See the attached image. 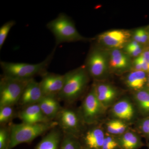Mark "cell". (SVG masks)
I'll return each mask as SVG.
<instances>
[{"label": "cell", "mask_w": 149, "mask_h": 149, "mask_svg": "<svg viewBox=\"0 0 149 149\" xmlns=\"http://www.w3.org/2000/svg\"><path fill=\"white\" fill-rule=\"evenodd\" d=\"M58 125L57 121L53 120L35 124L22 122L11 124L9 125L10 141L8 149H13L21 144L31 143L37 137Z\"/></svg>", "instance_id": "1"}, {"label": "cell", "mask_w": 149, "mask_h": 149, "mask_svg": "<svg viewBox=\"0 0 149 149\" xmlns=\"http://www.w3.org/2000/svg\"><path fill=\"white\" fill-rule=\"evenodd\" d=\"M64 77L63 88L57 98L72 103L84 93L88 87L90 77L84 65L66 72Z\"/></svg>", "instance_id": "2"}, {"label": "cell", "mask_w": 149, "mask_h": 149, "mask_svg": "<svg viewBox=\"0 0 149 149\" xmlns=\"http://www.w3.org/2000/svg\"><path fill=\"white\" fill-rule=\"evenodd\" d=\"M55 52V49L45 60L37 64L1 61L0 65L3 74L14 79L23 80H30L37 75H42L47 72Z\"/></svg>", "instance_id": "3"}, {"label": "cell", "mask_w": 149, "mask_h": 149, "mask_svg": "<svg viewBox=\"0 0 149 149\" xmlns=\"http://www.w3.org/2000/svg\"><path fill=\"white\" fill-rule=\"evenodd\" d=\"M47 27L54 36L56 46L62 43L90 40L80 35L72 19L64 13H60L56 18L49 22Z\"/></svg>", "instance_id": "4"}, {"label": "cell", "mask_w": 149, "mask_h": 149, "mask_svg": "<svg viewBox=\"0 0 149 149\" xmlns=\"http://www.w3.org/2000/svg\"><path fill=\"white\" fill-rule=\"evenodd\" d=\"M84 66L94 81H106L111 74L107 51L99 47L92 48Z\"/></svg>", "instance_id": "5"}, {"label": "cell", "mask_w": 149, "mask_h": 149, "mask_svg": "<svg viewBox=\"0 0 149 149\" xmlns=\"http://www.w3.org/2000/svg\"><path fill=\"white\" fill-rule=\"evenodd\" d=\"M85 125L90 126L101 123L107 110L99 100L93 84L78 110Z\"/></svg>", "instance_id": "6"}, {"label": "cell", "mask_w": 149, "mask_h": 149, "mask_svg": "<svg viewBox=\"0 0 149 149\" xmlns=\"http://www.w3.org/2000/svg\"><path fill=\"white\" fill-rule=\"evenodd\" d=\"M28 81L14 79L3 74L0 80V107L14 106L18 103Z\"/></svg>", "instance_id": "7"}, {"label": "cell", "mask_w": 149, "mask_h": 149, "mask_svg": "<svg viewBox=\"0 0 149 149\" xmlns=\"http://www.w3.org/2000/svg\"><path fill=\"white\" fill-rule=\"evenodd\" d=\"M56 118L64 134H70L80 139L86 125L79 110L68 108H62Z\"/></svg>", "instance_id": "8"}, {"label": "cell", "mask_w": 149, "mask_h": 149, "mask_svg": "<svg viewBox=\"0 0 149 149\" xmlns=\"http://www.w3.org/2000/svg\"><path fill=\"white\" fill-rule=\"evenodd\" d=\"M108 111L110 118L122 120L132 125L140 118L133 100L127 96L121 97Z\"/></svg>", "instance_id": "9"}, {"label": "cell", "mask_w": 149, "mask_h": 149, "mask_svg": "<svg viewBox=\"0 0 149 149\" xmlns=\"http://www.w3.org/2000/svg\"><path fill=\"white\" fill-rule=\"evenodd\" d=\"M132 33L125 29L109 30L99 35L97 42L106 50L122 49L132 38Z\"/></svg>", "instance_id": "10"}, {"label": "cell", "mask_w": 149, "mask_h": 149, "mask_svg": "<svg viewBox=\"0 0 149 149\" xmlns=\"http://www.w3.org/2000/svg\"><path fill=\"white\" fill-rule=\"evenodd\" d=\"M96 95L104 107L108 110L122 97V92L107 81H94Z\"/></svg>", "instance_id": "11"}, {"label": "cell", "mask_w": 149, "mask_h": 149, "mask_svg": "<svg viewBox=\"0 0 149 149\" xmlns=\"http://www.w3.org/2000/svg\"><path fill=\"white\" fill-rule=\"evenodd\" d=\"M107 50L111 74L120 75L131 71L133 61L123 50L114 49Z\"/></svg>", "instance_id": "12"}, {"label": "cell", "mask_w": 149, "mask_h": 149, "mask_svg": "<svg viewBox=\"0 0 149 149\" xmlns=\"http://www.w3.org/2000/svg\"><path fill=\"white\" fill-rule=\"evenodd\" d=\"M89 126L85 129L80 138L84 148L89 149H101L106 136L101 123Z\"/></svg>", "instance_id": "13"}, {"label": "cell", "mask_w": 149, "mask_h": 149, "mask_svg": "<svg viewBox=\"0 0 149 149\" xmlns=\"http://www.w3.org/2000/svg\"><path fill=\"white\" fill-rule=\"evenodd\" d=\"M42 76L40 82L44 96H56L57 97L63 88L64 74L46 72Z\"/></svg>", "instance_id": "14"}, {"label": "cell", "mask_w": 149, "mask_h": 149, "mask_svg": "<svg viewBox=\"0 0 149 149\" xmlns=\"http://www.w3.org/2000/svg\"><path fill=\"white\" fill-rule=\"evenodd\" d=\"M44 96L40 82L32 78L26 84L19 103L25 107L38 104Z\"/></svg>", "instance_id": "15"}, {"label": "cell", "mask_w": 149, "mask_h": 149, "mask_svg": "<svg viewBox=\"0 0 149 149\" xmlns=\"http://www.w3.org/2000/svg\"><path fill=\"white\" fill-rule=\"evenodd\" d=\"M18 117L24 123L35 124L50 122L41 110L38 104L24 107L18 113Z\"/></svg>", "instance_id": "16"}, {"label": "cell", "mask_w": 149, "mask_h": 149, "mask_svg": "<svg viewBox=\"0 0 149 149\" xmlns=\"http://www.w3.org/2000/svg\"><path fill=\"white\" fill-rule=\"evenodd\" d=\"M116 137L120 149H140L146 145L142 137L133 127Z\"/></svg>", "instance_id": "17"}, {"label": "cell", "mask_w": 149, "mask_h": 149, "mask_svg": "<svg viewBox=\"0 0 149 149\" xmlns=\"http://www.w3.org/2000/svg\"><path fill=\"white\" fill-rule=\"evenodd\" d=\"M148 74L143 71H130L126 73L124 77V83L133 93L140 91L146 86Z\"/></svg>", "instance_id": "18"}, {"label": "cell", "mask_w": 149, "mask_h": 149, "mask_svg": "<svg viewBox=\"0 0 149 149\" xmlns=\"http://www.w3.org/2000/svg\"><path fill=\"white\" fill-rule=\"evenodd\" d=\"M56 96H44L38 104L41 110L50 120L56 118L62 109V107Z\"/></svg>", "instance_id": "19"}, {"label": "cell", "mask_w": 149, "mask_h": 149, "mask_svg": "<svg viewBox=\"0 0 149 149\" xmlns=\"http://www.w3.org/2000/svg\"><path fill=\"white\" fill-rule=\"evenodd\" d=\"M132 100L140 117L149 116V89L146 86L140 91L133 93Z\"/></svg>", "instance_id": "20"}, {"label": "cell", "mask_w": 149, "mask_h": 149, "mask_svg": "<svg viewBox=\"0 0 149 149\" xmlns=\"http://www.w3.org/2000/svg\"><path fill=\"white\" fill-rule=\"evenodd\" d=\"M105 133L111 136H120L132 128V125L116 118H110L102 122Z\"/></svg>", "instance_id": "21"}, {"label": "cell", "mask_w": 149, "mask_h": 149, "mask_svg": "<svg viewBox=\"0 0 149 149\" xmlns=\"http://www.w3.org/2000/svg\"><path fill=\"white\" fill-rule=\"evenodd\" d=\"M63 138L61 131L54 128L50 130L35 149H59Z\"/></svg>", "instance_id": "22"}, {"label": "cell", "mask_w": 149, "mask_h": 149, "mask_svg": "<svg viewBox=\"0 0 149 149\" xmlns=\"http://www.w3.org/2000/svg\"><path fill=\"white\" fill-rule=\"evenodd\" d=\"M83 144L78 137L64 134L59 149H83Z\"/></svg>", "instance_id": "23"}, {"label": "cell", "mask_w": 149, "mask_h": 149, "mask_svg": "<svg viewBox=\"0 0 149 149\" xmlns=\"http://www.w3.org/2000/svg\"><path fill=\"white\" fill-rule=\"evenodd\" d=\"M133 128L146 141H149V116L140 117L134 123Z\"/></svg>", "instance_id": "24"}, {"label": "cell", "mask_w": 149, "mask_h": 149, "mask_svg": "<svg viewBox=\"0 0 149 149\" xmlns=\"http://www.w3.org/2000/svg\"><path fill=\"white\" fill-rule=\"evenodd\" d=\"M123 51L130 57L134 58L142 54L144 51L142 45L132 40L125 45Z\"/></svg>", "instance_id": "25"}, {"label": "cell", "mask_w": 149, "mask_h": 149, "mask_svg": "<svg viewBox=\"0 0 149 149\" xmlns=\"http://www.w3.org/2000/svg\"><path fill=\"white\" fill-rule=\"evenodd\" d=\"M15 113L13 106H6L0 107V123L1 125L9 122L14 117Z\"/></svg>", "instance_id": "26"}, {"label": "cell", "mask_w": 149, "mask_h": 149, "mask_svg": "<svg viewBox=\"0 0 149 149\" xmlns=\"http://www.w3.org/2000/svg\"><path fill=\"white\" fill-rule=\"evenodd\" d=\"M132 40L141 44L145 45L149 41V31L146 28L136 29L132 33Z\"/></svg>", "instance_id": "27"}, {"label": "cell", "mask_w": 149, "mask_h": 149, "mask_svg": "<svg viewBox=\"0 0 149 149\" xmlns=\"http://www.w3.org/2000/svg\"><path fill=\"white\" fill-rule=\"evenodd\" d=\"M10 141L9 126L2 125L0 128V149H8Z\"/></svg>", "instance_id": "28"}, {"label": "cell", "mask_w": 149, "mask_h": 149, "mask_svg": "<svg viewBox=\"0 0 149 149\" xmlns=\"http://www.w3.org/2000/svg\"><path fill=\"white\" fill-rule=\"evenodd\" d=\"M15 24L14 20H10L6 22L0 28V49H1L11 29Z\"/></svg>", "instance_id": "29"}, {"label": "cell", "mask_w": 149, "mask_h": 149, "mask_svg": "<svg viewBox=\"0 0 149 149\" xmlns=\"http://www.w3.org/2000/svg\"><path fill=\"white\" fill-rule=\"evenodd\" d=\"M101 149H120L116 136L106 133V136Z\"/></svg>", "instance_id": "30"}, {"label": "cell", "mask_w": 149, "mask_h": 149, "mask_svg": "<svg viewBox=\"0 0 149 149\" xmlns=\"http://www.w3.org/2000/svg\"><path fill=\"white\" fill-rule=\"evenodd\" d=\"M142 55L143 56L145 60L147 62V63H148V65L149 68V50H144Z\"/></svg>", "instance_id": "31"}, {"label": "cell", "mask_w": 149, "mask_h": 149, "mask_svg": "<svg viewBox=\"0 0 149 149\" xmlns=\"http://www.w3.org/2000/svg\"><path fill=\"white\" fill-rule=\"evenodd\" d=\"M146 87L149 89V73H148V77H147Z\"/></svg>", "instance_id": "32"}, {"label": "cell", "mask_w": 149, "mask_h": 149, "mask_svg": "<svg viewBox=\"0 0 149 149\" xmlns=\"http://www.w3.org/2000/svg\"><path fill=\"white\" fill-rule=\"evenodd\" d=\"M146 146L148 147V148L149 149V141L147 142Z\"/></svg>", "instance_id": "33"}, {"label": "cell", "mask_w": 149, "mask_h": 149, "mask_svg": "<svg viewBox=\"0 0 149 149\" xmlns=\"http://www.w3.org/2000/svg\"><path fill=\"white\" fill-rule=\"evenodd\" d=\"M83 149H88V148H83Z\"/></svg>", "instance_id": "34"}, {"label": "cell", "mask_w": 149, "mask_h": 149, "mask_svg": "<svg viewBox=\"0 0 149 149\" xmlns=\"http://www.w3.org/2000/svg\"></svg>", "instance_id": "35"}]
</instances>
